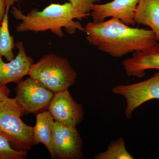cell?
<instances>
[{
	"mask_svg": "<svg viewBox=\"0 0 159 159\" xmlns=\"http://www.w3.org/2000/svg\"><path fill=\"white\" fill-rule=\"evenodd\" d=\"M94 159H133L134 157L125 148V142L122 138L113 141L107 150L98 154Z\"/></svg>",
	"mask_w": 159,
	"mask_h": 159,
	"instance_id": "cell-15",
	"label": "cell"
},
{
	"mask_svg": "<svg viewBox=\"0 0 159 159\" xmlns=\"http://www.w3.org/2000/svg\"><path fill=\"white\" fill-rule=\"evenodd\" d=\"M48 110L55 121L76 127L84 119L82 105L76 102L68 89L54 94Z\"/></svg>",
	"mask_w": 159,
	"mask_h": 159,
	"instance_id": "cell-8",
	"label": "cell"
},
{
	"mask_svg": "<svg viewBox=\"0 0 159 159\" xmlns=\"http://www.w3.org/2000/svg\"><path fill=\"white\" fill-rule=\"evenodd\" d=\"M6 137L0 135V159H24L27 151L17 150Z\"/></svg>",
	"mask_w": 159,
	"mask_h": 159,
	"instance_id": "cell-16",
	"label": "cell"
},
{
	"mask_svg": "<svg viewBox=\"0 0 159 159\" xmlns=\"http://www.w3.org/2000/svg\"><path fill=\"white\" fill-rule=\"evenodd\" d=\"M29 75L54 93L68 89L77 77L68 60L54 54H44L33 63Z\"/></svg>",
	"mask_w": 159,
	"mask_h": 159,
	"instance_id": "cell-3",
	"label": "cell"
},
{
	"mask_svg": "<svg viewBox=\"0 0 159 159\" xmlns=\"http://www.w3.org/2000/svg\"><path fill=\"white\" fill-rule=\"evenodd\" d=\"M112 91L125 98L126 103L125 115L127 119H130L134 111L143 103L152 99H159V70L144 81L117 85Z\"/></svg>",
	"mask_w": 159,
	"mask_h": 159,
	"instance_id": "cell-5",
	"label": "cell"
},
{
	"mask_svg": "<svg viewBox=\"0 0 159 159\" xmlns=\"http://www.w3.org/2000/svg\"><path fill=\"white\" fill-rule=\"evenodd\" d=\"M54 123L55 120L49 111H44L36 115V123L33 127L34 145L43 144L48 148L52 159H54L52 140Z\"/></svg>",
	"mask_w": 159,
	"mask_h": 159,
	"instance_id": "cell-13",
	"label": "cell"
},
{
	"mask_svg": "<svg viewBox=\"0 0 159 159\" xmlns=\"http://www.w3.org/2000/svg\"><path fill=\"white\" fill-rule=\"evenodd\" d=\"M18 52L15 57L9 62L3 61L0 56V85H6L11 82L18 83L29 75L31 66L34 63L33 58L28 56L25 48L22 41L15 43Z\"/></svg>",
	"mask_w": 159,
	"mask_h": 159,
	"instance_id": "cell-10",
	"label": "cell"
},
{
	"mask_svg": "<svg viewBox=\"0 0 159 159\" xmlns=\"http://www.w3.org/2000/svg\"><path fill=\"white\" fill-rule=\"evenodd\" d=\"M82 139L76 127L55 121L52 140L54 159L82 158Z\"/></svg>",
	"mask_w": 159,
	"mask_h": 159,
	"instance_id": "cell-6",
	"label": "cell"
},
{
	"mask_svg": "<svg viewBox=\"0 0 159 159\" xmlns=\"http://www.w3.org/2000/svg\"><path fill=\"white\" fill-rule=\"evenodd\" d=\"M6 0H0V26L6 12Z\"/></svg>",
	"mask_w": 159,
	"mask_h": 159,
	"instance_id": "cell-19",
	"label": "cell"
},
{
	"mask_svg": "<svg viewBox=\"0 0 159 159\" xmlns=\"http://www.w3.org/2000/svg\"><path fill=\"white\" fill-rule=\"evenodd\" d=\"M122 65L129 77L141 78L147 70H159V43L145 51L134 52L131 57L123 61Z\"/></svg>",
	"mask_w": 159,
	"mask_h": 159,
	"instance_id": "cell-11",
	"label": "cell"
},
{
	"mask_svg": "<svg viewBox=\"0 0 159 159\" xmlns=\"http://www.w3.org/2000/svg\"><path fill=\"white\" fill-rule=\"evenodd\" d=\"M11 13L16 19L21 21L16 27L17 32L38 33L50 30L59 38L65 36L63 28L70 34L77 30L84 32L81 23L74 20H81L89 16L78 13L70 2L51 4L42 11L33 9L26 14L12 6Z\"/></svg>",
	"mask_w": 159,
	"mask_h": 159,
	"instance_id": "cell-2",
	"label": "cell"
},
{
	"mask_svg": "<svg viewBox=\"0 0 159 159\" xmlns=\"http://www.w3.org/2000/svg\"><path fill=\"white\" fill-rule=\"evenodd\" d=\"M16 99L26 113L48 108L54 93L31 77L18 83Z\"/></svg>",
	"mask_w": 159,
	"mask_h": 159,
	"instance_id": "cell-7",
	"label": "cell"
},
{
	"mask_svg": "<svg viewBox=\"0 0 159 159\" xmlns=\"http://www.w3.org/2000/svg\"><path fill=\"white\" fill-rule=\"evenodd\" d=\"M134 19L136 24L149 27L159 41V0H139Z\"/></svg>",
	"mask_w": 159,
	"mask_h": 159,
	"instance_id": "cell-12",
	"label": "cell"
},
{
	"mask_svg": "<svg viewBox=\"0 0 159 159\" xmlns=\"http://www.w3.org/2000/svg\"><path fill=\"white\" fill-rule=\"evenodd\" d=\"M84 29L90 44L114 57L145 51L157 43L152 30L130 27L115 18L101 22H89Z\"/></svg>",
	"mask_w": 159,
	"mask_h": 159,
	"instance_id": "cell-1",
	"label": "cell"
},
{
	"mask_svg": "<svg viewBox=\"0 0 159 159\" xmlns=\"http://www.w3.org/2000/svg\"><path fill=\"white\" fill-rule=\"evenodd\" d=\"M139 0H113L103 4H95L91 6L93 21L101 22L105 19L115 18L128 25L134 26L135 12Z\"/></svg>",
	"mask_w": 159,
	"mask_h": 159,
	"instance_id": "cell-9",
	"label": "cell"
},
{
	"mask_svg": "<svg viewBox=\"0 0 159 159\" xmlns=\"http://www.w3.org/2000/svg\"><path fill=\"white\" fill-rule=\"evenodd\" d=\"M21 0H6V12L0 26V56L5 57L7 61L12 60L16 56L13 50L15 48L14 37L10 34L9 28V9L15 2Z\"/></svg>",
	"mask_w": 159,
	"mask_h": 159,
	"instance_id": "cell-14",
	"label": "cell"
},
{
	"mask_svg": "<svg viewBox=\"0 0 159 159\" xmlns=\"http://www.w3.org/2000/svg\"><path fill=\"white\" fill-rule=\"evenodd\" d=\"M10 91L6 85H0V101L9 97Z\"/></svg>",
	"mask_w": 159,
	"mask_h": 159,
	"instance_id": "cell-18",
	"label": "cell"
},
{
	"mask_svg": "<svg viewBox=\"0 0 159 159\" xmlns=\"http://www.w3.org/2000/svg\"><path fill=\"white\" fill-rule=\"evenodd\" d=\"M25 113L16 98L0 101V135L6 137L20 150H30L34 145L33 127L23 122Z\"/></svg>",
	"mask_w": 159,
	"mask_h": 159,
	"instance_id": "cell-4",
	"label": "cell"
},
{
	"mask_svg": "<svg viewBox=\"0 0 159 159\" xmlns=\"http://www.w3.org/2000/svg\"><path fill=\"white\" fill-rule=\"evenodd\" d=\"M77 12L80 14L90 15L91 6L95 4H98L101 0H69Z\"/></svg>",
	"mask_w": 159,
	"mask_h": 159,
	"instance_id": "cell-17",
	"label": "cell"
}]
</instances>
